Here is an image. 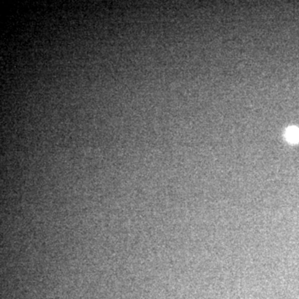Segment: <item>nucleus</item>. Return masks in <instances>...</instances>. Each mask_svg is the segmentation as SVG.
<instances>
[{
	"label": "nucleus",
	"instance_id": "obj_1",
	"mask_svg": "<svg viewBox=\"0 0 299 299\" xmlns=\"http://www.w3.org/2000/svg\"><path fill=\"white\" fill-rule=\"evenodd\" d=\"M285 137L290 143H297L299 141V129L295 126H291L287 129Z\"/></svg>",
	"mask_w": 299,
	"mask_h": 299
}]
</instances>
